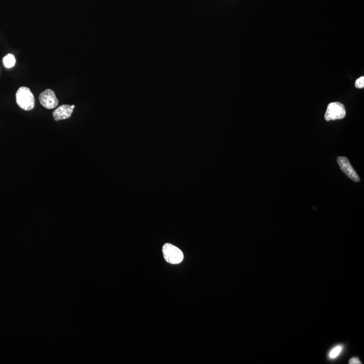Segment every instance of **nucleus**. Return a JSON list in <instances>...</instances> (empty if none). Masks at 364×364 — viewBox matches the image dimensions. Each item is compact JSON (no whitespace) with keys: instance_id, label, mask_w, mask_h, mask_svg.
Masks as SVG:
<instances>
[{"instance_id":"obj_8","label":"nucleus","mask_w":364,"mask_h":364,"mask_svg":"<svg viewBox=\"0 0 364 364\" xmlns=\"http://www.w3.org/2000/svg\"><path fill=\"white\" fill-rule=\"evenodd\" d=\"M343 347L342 345H337L336 347L333 348L329 353V357L331 359H335L338 356L341 354V352L343 351Z\"/></svg>"},{"instance_id":"obj_3","label":"nucleus","mask_w":364,"mask_h":364,"mask_svg":"<svg viewBox=\"0 0 364 364\" xmlns=\"http://www.w3.org/2000/svg\"><path fill=\"white\" fill-rule=\"evenodd\" d=\"M346 116L345 106L339 102L330 103L326 111L325 118L327 121L343 119Z\"/></svg>"},{"instance_id":"obj_2","label":"nucleus","mask_w":364,"mask_h":364,"mask_svg":"<svg viewBox=\"0 0 364 364\" xmlns=\"http://www.w3.org/2000/svg\"><path fill=\"white\" fill-rule=\"evenodd\" d=\"M165 260L169 263L179 264L184 259V254L178 248L170 244H165L163 247Z\"/></svg>"},{"instance_id":"obj_6","label":"nucleus","mask_w":364,"mask_h":364,"mask_svg":"<svg viewBox=\"0 0 364 364\" xmlns=\"http://www.w3.org/2000/svg\"><path fill=\"white\" fill-rule=\"evenodd\" d=\"M75 105H63L57 107L53 113L55 121L63 120L69 118L73 113Z\"/></svg>"},{"instance_id":"obj_4","label":"nucleus","mask_w":364,"mask_h":364,"mask_svg":"<svg viewBox=\"0 0 364 364\" xmlns=\"http://www.w3.org/2000/svg\"><path fill=\"white\" fill-rule=\"evenodd\" d=\"M337 163L342 172L344 173L350 179L355 182H359L360 178L356 173L355 170L350 164L349 159L345 157H339L337 158Z\"/></svg>"},{"instance_id":"obj_10","label":"nucleus","mask_w":364,"mask_h":364,"mask_svg":"<svg viewBox=\"0 0 364 364\" xmlns=\"http://www.w3.org/2000/svg\"><path fill=\"white\" fill-rule=\"evenodd\" d=\"M349 363L350 364H361V362L360 361V360L359 359H358L357 357H353V358H351V359L349 360Z\"/></svg>"},{"instance_id":"obj_7","label":"nucleus","mask_w":364,"mask_h":364,"mask_svg":"<svg viewBox=\"0 0 364 364\" xmlns=\"http://www.w3.org/2000/svg\"><path fill=\"white\" fill-rule=\"evenodd\" d=\"M3 63L6 67L11 68V67L15 66L16 63L15 57L12 53H9L4 57Z\"/></svg>"},{"instance_id":"obj_5","label":"nucleus","mask_w":364,"mask_h":364,"mask_svg":"<svg viewBox=\"0 0 364 364\" xmlns=\"http://www.w3.org/2000/svg\"><path fill=\"white\" fill-rule=\"evenodd\" d=\"M39 101L45 108L48 109H54L58 105V100L51 89H47L41 93L39 95Z\"/></svg>"},{"instance_id":"obj_1","label":"nucleus","mask_w":364,"mask_h":364,"mask_svg":"<svg viewBox=\"0 0 364 364\" xmlns=\"http://www.w3.org/2000/svg\"><path fill=\"white\" fill-rule=\"evenodd\" d=\"M18 105L23 110L31 111L35 107V98L29 88L22 87L16 93Z\"/></svg>"},{"instance_id":"obj_9","label":"nucleus","mask_w":364,"mask_h":364,"mask_svg":"<svg viewBox=\"0 0 364 364\" xmlns=\"http://www.w3.org/2000/svg\"><path fill=\"white\" fill-rule=\"evenodd\" d=\"M355 86L357 89H363L364 88V77H361L359 78L355 81Z\"/></svg>"}]
</instances>
